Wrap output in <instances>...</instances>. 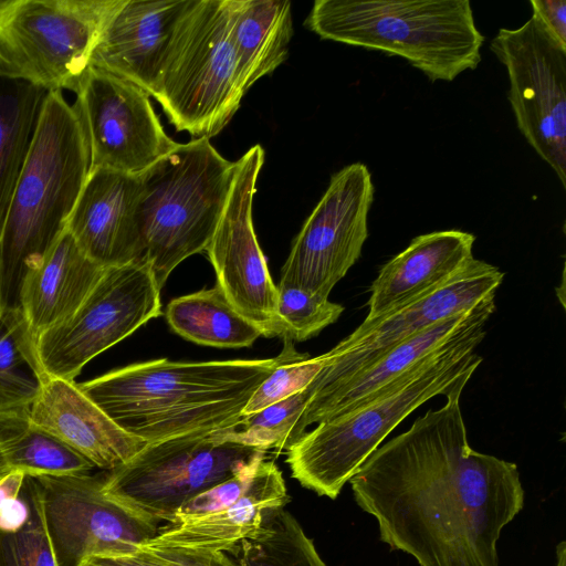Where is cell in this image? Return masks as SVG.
Returning <instances> with one entry per match:
<instances>
[{
	"label": "cell",
	"instance_id": "obj_8",
	"mask_svg": "<svg viewBox=\"0 0 566 566\" xmlns=\"http://www.w3.org/2000/svg\"><path fill=\"white\" fill-rule=\"evenodd\" d=\"M125 0H0V73L76 92Z\"/></svg>",
	"mask_w": 566,
	"mask_h": 566
},
{
	"label": "cell",
	"instance_id": "obj_14",
	"mask_svg": "<svg viewBox=\"0 0 566 566\" xmlns=\"http://www.w3.org/2000/svg\"><path fill=\"white\" fill-rule=\"evenodd\" d=\"M504 273L472 259L449 280L413 301L365 321L331 350L325 365L306 387L310 397L350 377L400 342L494 295Z\"/></svg>",
	"mask_w": 566,
	"mask_h": 566
},
{
	"label": "cell",
	"instance_id": "obj_18",
	"mask_svg": "<svg viewBox=\"0 0 566 566\" xmlns=\"http://www.w3.org/2000/svg\"><path fill=\"white\" fill-rule=\"evenodd\" d=\"M137 175L94 168L69 219L66 230L80 249L103 268L140 259Z\"/></svg>",
	"mask_w": 566,
	"mask_h": 566
},
{
	"label": "cell",
	"instance_id": "obj_38",
	"mask_svg": "<svg viewBox=\"0 0 566 566\" xmlns=\"http://www.w3.org/2000/svg\"><path fill=\"white\" fill-rule=\"evenodd\" d=\"M8 473H9V470H8V467L4 462V459H3L1 450H0V479H2Z\"/></svg>",
	"mask_w": 566,
	"mask_h": 566
},
{
	"label": "cell",
	"instance_id": "obj_36",
	"mask_svg": "<svg viewBox=\"0 0 566 566\" xmlns=\"http://www.w3.org/2000/svg\"><path fill=\"white\" fill-rule=\"evenodd\" d=\"M533 14L545 31L566 49V1L531 0Z\"/></svg>",
	"mask_w": 566,
	"mask_h": 566
},
{
	"label": "cell",
	"instance_id": "obj_23",
	"mask_svg": "<svg viewBox=\"0 0 566 566\" xmlns=\"http://www.w3.org/2000/svg\"><path fill=\"white\" fill-rule=\"evenodd\" d=\"M105 269L90 259L65 229L21 284L20 310L35 338L72 316Z\"/></svg>",
	"mask_w": 566,
	"mask_h": 566
},
{
	"label": "cell",
	"instance_id": "obj_12",
	"mask_svg": "<svg viewBox=\"0 0 566 566\" xmlns=\"http://www.w3.org/2000/svg\"><path fill=\"white\" fill-rule=\"evenodd\" d=\"M374 193L365 164L353 163L335 172L293 240L280 283L328 297L360 256Z\"/></svg>",
	"mask_w": 566,
	"mask_h": 566
},
{
	"label": "cell",
	"instance_id": "obj_35",
	"mask_svg": "<svg viewBox=\"0 0 566 566\" xmlns=\"http://www.w3.org/2000/svg\"><path fill=\"white\" fill-rule=\"evenodd\" d=\"M165 566H237L232 557L222 552L148 547Z\"/></svg>",
	"mask_w": 566,
	"mask_h": 566
},
{
	"label": "cell",
	"instance_id": "obj_28",
	"mask_svg": "<svg viewBox=\"0 0 566 566\" xmlns=\"http://www.w3.org/2000/svg\"><path fill=\"white\" fill-rule=\"evenodd\" d=\"M0 450L10 471L29 476L90 473L95 467L28 416L0 417Z\"/></svg>",
	"mask_w": 566,
	"mask_h": 566
},
{
	"label": "cell",
	"instance_id": "obj_34",
	"mask_svg": "<svg viewBox=\"0 0 566 566\" xmlns=\"http://www.w3.org/2000/svg\"><path fill=\"white\" fill-rule=\"evenodd\" d=\"M262 460L248 465L231 478L188 500L176 511L171 524L221 511L238 501L250 486Z\"/></svg>",
	"mask_w": 566,
	"mask_h": 566
},
{
	"label": "cell",
	"instance_id": "obj_24",
	"mask_svg": "<svg viewBox=\"0 0 566 566\" xmlns=\"http://www.w3.org/2000/svg\"><path fill=\"white\" fill-rule=\"evenodd\" d=\"M231 40L247 90L289 55L293 35L290 1L228 0Z\"/></svg>",
	"mask_w": 566,
	"mask_h": 566
},
{
	"label": "cell",
	"instance_id": "obj_22",
	"mask_svg": "<svg viewBox=\"0 0 566 566\" xmlns=\"http://www.w3.org/2000/svg\"><path fill=\"white\" fill-rule=\"evenodd\" d=\"M475 237L451 229L420 234L381 266L370 286L368 314L374 318L442 284L474 258Z\"/></svg>",
	"mask_w": 566,
	"mask_h": 566
},
{
	"label": "cell",
	"instance_id": "obj_33",
	"mask_svg": "<svg viewBox=\"0 0 566 566\" xmlns=\"http://www.w3.org/2000/svg\"><path fill=\"white\" fill-rule=\"evenodd\" d=\"M325 365V355L303 357L277 366L255 389L242 410V416L256 412L304 390Z\"/></svg>",
	"mask_w": 566,
	"mask_h": 566
},
{
	"label": "cell",
	"instance_id": "obj_13",
	"mask_svg": "<svg viewBox=\"0 0 566 566\" xmlns=\"http://www.w3.org/2000/svg\"><path fill=\"white\" fill-rule=\"evenodd\" d=\"M104 474L34 478L57 566H80L95 555L132 554L157 535L159 526L103 493Z\"/></svg>",
	"mask_w": 566,
	"mask_h": 566
},
{
	"label": "cell",
	"instance_id": "obj_11",
	"mask_svg": "<svg viewBox=\"0 0 566 566\" xmlns=\"http://www.w3.org/2000/svg\"><path fill=\"white\" fill-rule=\"evenodd\" d=\"M490 49L506 69L518 130L566 188V49L534 15L500 29Z\"/></svg>",
	"mask_w": 566,
	"mask_h": 566
},
{
	"label": "cell",
	"instance_id": "obj_19",
	"mask_svg": "<svg viewBox=\"0 0 566 566\" xmlns=\"http://www.w3.org/2000/svg\"><path fill=\"white\" fill-rule=\"evenodd\" d=\"M190 0H125L104 30L90 65L106 70L153 96L163 63Z\"/></svg>",
	"mask_w": 566,
	"mask_h": 566
},
{
	"label": "cell",
	"instance_id": "obj_2",
	"mask_svg": "<svg viewBox=\"0 0 566 566\" xmlns=\"http://www.w3.org/2000/svg\"><path fill=\"white\" fill-rule=\"evenodd\" d=\"M283 343L273 358L199 363L160 358L113 369L78 386L119 427L147 443L210 433L235 422L277 366L305 355L293 342Z\"/></svg>",
	"mask_w": 566,
	"mask_h": 566
},
{
	"label": "cell",
	"instance_id": "obj_37",
	"mask_svg": "<svg viewBox=\"0 0 566 566\" xmlns=\"http://www.w3.org/2000/svg\"><path fill=\"white\" fill-rule=\"evenodd\" d=\"M24 479L25 474L21 471H10L0 479V511L19 497Z\"/></svg>",
	"mask_w": 566,
	"mask_h": 566
},
{
	"label": "cell",
	"instance_id": "obj_21",
	"mask_svg": "<svg viewBox=\"0 0 566 566\" xmlns=\"http://www.w3.org/2000/svg\"><path fill=\"white\" fill-rule=\"evenodd\" d=\"M282 471L263 459L245 493L221 511L159 527L142 546L200 549L227 553L243 539L255 536L268 516L289 503Z\"/></svg>",
	"mask_w": 566,
	"mask_h": 566
},
{
	"label": "cell",
	"instance_id": "obj_30",
	"mask_svg": "<svg viewBox=\"0 0 566 566\" xmlns=\"http://www.w3.org/2000/svg\"><path fill=\"white\" fill-rule=\"evenodd\" d=\"M310 394L305 388L256 412L241 416L232 424L211 432L219 442H234L280 453L291 448V434Z\"/></svg>",
	"mask_w": 566,
	"mask_h": 566
},
{
	"label": "cell",
	"instance_id": "obj_1",
	"mask_svg": "<svg viewBox=\"0 0 566 566\" xmlns=\"http://www.w3.org/2000/svg\"><path fill=\"white\" fill-rule=\"evenodd\" d=\"M464 387L375 450L349 480L381 542L420 566H499L501 533L524 506L516 464L470 447Z\"/></svg>",
	"mask_w": 566,
	"mask_h": 566
},
{
	"label": "cell",
	"instance_id": "obj_4",
	"mask_svg": "<svg viewBox=\"0 0 566 566\" xmlns=\"http://www.w3.org/2000/svg\"><path fill=\"white\" fill-rule=\"evenodd\" d=\"M485 328L450 344L352 411L318 423L286 452L298 483L335 500L381 441L429 399L467 385L482 357L474 349Z\"/></svg>",
	"mask_w": 566,
	"mask_h": 566
},
{
	"label": "cell",
	"instance_id": "obj_25",
	"mask_svg": "<svg viewBox=\"0 0 566 566\" xmlns=\"http://www.w3.org/2000/svg\"><path fill=\"white\" fill-rule=\"evenodd\" d=\"M165 317L176 334L205 346L249 347L262 336V331L229 303L218 284L174 298Z\"/></svg>",
	"mask_w": 566,
	"mask_h": 566
},
{
	"label": "cell",
	"instance_id": "obj_32",
	"mask_svg": "<svg viewBox=\"0 0 566 566\" xmlns=\"http://www.w3.org/2000/svg\"><path fill=\"white\" fill-rule=\"evenodd\" d=\"M23 489L30 503V516L13 531L0 530V566H57L35 479L25 475Z\"/></svg>",
	"mask_w": 566,
	"mask_h": 566
},
{
	"label": "cell",
	"instance_id": "obj_20",
	"mask_svg": "<svg viewBox=\"0 0 566 566\" xmlns=\"http://www.w3.org/2000/svg\"><path fill=\"white\" fill-rule=\"evenodd\" d=\"M29 419L103 471L126 463L147 444L119 427L75 380L48 377Z\"/></svg>",
	"mask_w": 566,
	"mask_h": 566
},
{
	"label": "cell",
	"instance_id": "obj_3",
	"mask_svg": "<svg viewBox=\"0 0 566 566\" xmlns=\"http://www.w3.org/2000/svg\"><path fill=\"white\" fill-rule=\"evenodd\" d=\"M90 170L76 112L49 92L0 231V312L20 308L24 275L65 231Z\"/></svg>",
	"mask_w": 566,
	"mask_h": 566
},
{
	"label": "cell",
	"instance_id": "obj_5",
	"mask_svg": "<svg viewBox=\"0 0 566 566\" xmlns=\"http://www.w3.org/2000/svg\"><path fill=\"white\" fill-rule=\"evenodd\" d=\"M305 25L323 40L400 56L431 82L474 70L484 42L468 0H316Z\"/></svg>",
	"mask_w": 566,
	"mask_h": 566
},
{
	"label": "cell",
	"instance_id": "obj_6",
	"mask_svg": "<svg viewBox=\"0 0 566 566\" xmlns=\"http://www.w3.org/2000/svg\"><path fill=\"white\" fill-rule=\"evenodd\" d=\"M235 161L208 138L178 144L137 175L142 256L161 290L187 258L206 251L221 218Z\"/></svg>",
	"mask_w": 566,
	"mask_h": 566
},
{
	"label": "cell",
	"instance_id": "obj_29",
	"mask_svg": "<svg viewBox=\"0 0 566 566\" xmlns=\"http://www.w3.org/2000/svg\"><path fill=\"white\" fill-rule=\"evenodd\" d=\"M229 553L237 566H327L313 539L284 509L271 513L255 536Z\"/></svg>",
	"mask_w": 566,
	"mask_h": 566
},
{
	"label": "cell",
	"instance_id": "obj_27",
	"mask_svg": "<svg viewBox=\"0 0 566 566\" xmlns=\"http://www.w3.org/2000/svg\"><path fill=\"white\" fill-rule=\"evenodd\" d=\"M46 378L21 310L0 312V417L28 416Z\"/></svg>",
	"mask_w": 566,
	"mask_h": 566
},
{
	"label": "cell",
	"instance_id": "obj_15",
	"mask_svg": "<svg viewBox=\"0 0 566 566\" xmlns=\"http://www.w3.org/2000/svg\"><path fill=\"white\" fill-rule=\"evenodd\" d=\"M75 94L91 169L138 175L179 144L165 133L149 95L116 74L90 65Z\"/></svg>",
	"mask_w": 566,
	"mask_h": 566
},
{
	"label": "cell",
	"instance_id": "obj_7",
	"mask_svg": "<svg viewBox=\"0 0 566 566\" xmlns=\"http://www.w3.org/2000/svg\"><path fill=\"white\" fill-rule=\"evenodd\" d=\"M247 91L231 40L228 0H190L153 97L177 130L210 139L228 125Z\"/></svg>",
	"mask_w": 566,
	"mask_h": 566
},
{
	"label": "cell",
	"instance_id": "obj_9",
	"mask_svg": "<svg viewBox=\"0 0 566 566\" xmlns=\"http://www.w3.org/2000/svg\"><path fill=\"white\" fill-rule=\"evenodd\" d=\"M265 453L219 442L211 432L150 442L126 463L105 471L103 493L145 522L171 524L188 500L264 459Z\"/></svg>",
	"mask_w": 566,
	"mask_h": 566
},
{
	"label": "cell",
	"instance_id": "obj_31",
	"mask_svg": "<svg viewBox=\"0 0 566 566\" xmlns=\"http://www.w3.org/2000/svg\"><path fill=\"white\" fill-rule=\"evenodd\" d=\"M274 324L271 337L304 342L335 323L344 306L306 290L279 283Z\"/></svg>",
	"mask_w": 566,
	"mask_h": 566
},
{
	"label": "cell",
	"instance_id": "obj_10",
	"mask_svg": "<svg viewBox=\"0 0 566 566\" xmlns=\"http://www.w3.org/2000/svg\"><path fill=\"white\" fill-rule=\"evenodd\" d=\"M160 291L144 259L106 268L73 315L38 336L45 375L74 380L88 361L163 314Z\"/></svg>",
	"mask_w": 566,
	"mask_h": 566
},
{
	"label": "cell",
	"instance_id": "obj_17",
	"mask_svg": "<svg viewBox=\"0 0 566 566\" xmlns=\"http://www.w3.org/2000/svg\"><path fill=\"white\" fill-rule=\"evenodd\" d=\"M495 294L469 311L446 318L400 342L342 382L310 397L291 434V447L311 424L331 420L363 405L388 385L450 344L485 328Z\"/></svg>",
	"mask_w": 566,
	"mask_h": 566
},
{
	"label": "cell",
	"instance_id": "obj_26",
	"mask_svg": "<svg viewBox=\"0 0 566 566\" xmlns=\"http://www.w3.org/2000/svg\"><path fill=\"white\" fill-rule=\"evenodd\" d=\"M48 94L0 73V231Z\"/></svg>",
	"mask_w": 566,
	"mask_h": 566
},
{
	"label": "cell",
	"instance_id": "obj_16",
	"mask_svg": "<svg viewBox=\"0 0 566 566\" xmlns=\"http://www.w3.org/2000/svg\"><path fill=\"white\" fill-rule=\"evenodd\" d=\"M264 150L254 145L235 160L231 189L217 229L206 248L217 284L229 303L271 337L277 290L258 242L252 203Z\"/></svg>",
	"mask_w": 566,
	"mask_h": 566
}]
</instances>
